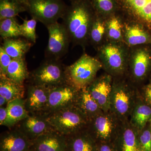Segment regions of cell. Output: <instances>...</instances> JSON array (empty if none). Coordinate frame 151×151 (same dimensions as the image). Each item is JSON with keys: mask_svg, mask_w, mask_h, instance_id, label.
<instances>
[{"mask_svg": "<svg viewBox=\"0 0 151 151\" xmlns=\"http://www.w3.org/2000/svg\"><path fill=\"white\" fill-rule=\"evenodd\" d=\"M0 35L3 40L22 36L20 25L18 23L15 17L0 21Z\"/></svg>", "mask_w": 151, "mask_h": 151, "instance_id": "f546056e", "label": "cell"}, {"mask_svg": "<svg viewBox=\"0 0 151 151\" xmlns=\"http://www.w3.org/2000/svg\"><path fill=\"white\" fill-rule=\"evenodd\" d=\"M53 129L65 136L87 129L89 120L75 105L46 114Z\"/></svg>", "mask_w": 151, "mask_h": 151, "instance_id": "3957f363", "label": "cell"}, {"mask_svg": "<svg viewBox=\"0 0 151 151\" xmlns=\"http://www.w3.org/2000/svg\"><path fill=\"white\" fill-rule=\"evenodd\" d=\"M32 141L16 128L1 134L0 151H29Z\"/></svg>", "mask_w": 151, "mask_h": 151, "instance_id": "9a60e30c", "label": "cell"}, {"mask_svg": "<svg viewBox=\"0 0 151 151\" xmlns=\"http://www.w3.org/2000/svg\"><path fill=\"white\" fill-rule=\"evenodd\" d=\"M7 117V109L6 105L0 107V125L4 126Z\"/></svg>", "mask_w": 151, "mask_h": 151, "instance_id": "8d00e7d4", "label": "cell"}, {"mask_svg": "<svg viewBox=\"0 0 151 151\" xmlns=\"http://www.w3.org/2000/svg\"><path fill=\"white\" fill-rule=\"evenodd\" d=\"M29 78L30 84L51 89L66 83L65 67L60 60L46 59L29 73Z\"/></svg>", "mask_w": 151, "mask_h": 151, "instance_id": "8992f818", "label": "cell"}, {"mask_svg": "<svg viewBox=\"0 0 151 151\" xmlns=\"http://www.w3.org/2000/svg\"><path fill=\"white\" fill-rule=\"evenodd\" d=\"M106 36V19L96 13L89 35V41L96 47L99 48L103 45L104 38Z\"/></svg>", "mask_w": 151, "mask_h": 151, "instance_id": "4316f807", "label": "cell"}, {"mask_svg": "<svg viewBox=\"0 0 151 151\" xmlns=\"http://www.w3.org/2000/svg\"><path fill=\"white\" fill-rule=\"evenodd\" d=\"M46 27L48 32L49 39L45 50L46 58L60 60L68 50L70 42L69 36L63 25L58 22Z\"/></svg>", "mask_w": 151, "mask_h": 151, "instance_id": "30bf717a", "label": "cell"}, {"mask_svg": "<svg viewBox=\"0 0 151 151\" xmlns=\"http://www.w3.org/2000/svg\"><path fill=\"white\" fill-rule=\"evenodd\" d=\"M29 75L25 58L12 59L8 68L6 74L8 78L19 84H24Z\"/></svg>", "mask_w": 151, "mask_h": 151, "instance_id": "484cf974", "label": "cell"}, {"mask_svg": "<svg viewBox=\"0 0 151 151\" xmlns=\"http://www.w3.org/2000/svg\"><path fill=\"white\" fill-rule=\"evenodd\" d=\"M25 93L24 84H19L8 78L0 76V95L9 102L17 99L23 98Z\"/></svg>", "mask_w": 151, "mask_h": 151, "instance_id": "d4e9b609", "label": "cell"}, {"mask_svg": "<svg viewBox=\"0 0 151 151\" xmlns=\"http://www.w3.org/2000/svg\"><path fill=\"white\" fill-rule=\"evenodd\" d=\"M97 14L105 19L116 14L117 6L115 0H91Z\"/></svg>", "mask_w": 151, "mask_h": 151, "instance_id": "4dcf8cb0", "label": "cell"}, {"mask_svg": "<svg viewBox=\"0 0 151 151\" xmlns=\"http://www.w3.org/2000/svg\"><path fill=\"white\" fill-rule=\"evenodd\" d=\"M12 58L6 52L2 46L0 47V76H6L8 68Z\"/></svg>", "mask_w": 151, "mask_h": 151, "instance_id": "836d02e7", "label": "cell"}, {"mask_svg": "<svg viewBox=\"0 0 151 151\" xmlns=\"http://www.w3.org/2000/svg\"><path fill=\"white\" fill-rule=\"evenodd\" d=\"M17 1H18L20 3L24 5V6H25L27 7L28 1V0H17Z\"/></svg>", "mask_w": 151, "mask_h": 151, "instance_id": "f35d334b", "label": "cell"}, {"mask_svg": "<svg viewBox=\"0 0 151 151\" xmlns=\"http://www.w3.org/2000/svg\"><path fill=\"white\" fill-rule=\"evenodd\" d=\"M29 151H33V150H30Z\"/></svg>", "mask_w": 151, "mask_h": 151, "instance_id": "60d3db41", "label": "cell"}, {"mask_svg": "<svg viewBox=\"0 0 151 151\" xmlns=\"http://www.w3.org/2000/svg\"><path fill=\"white\" fill-rule=\"evenodd\" d=\"M121 43L109 42L98 48L100 61L108 74L112 77L122 76L128 67V52Z\"/></svg>", "mask_w": 151, "mask_h": 151, "instance_id": "5b68a950", "label": "cell"}, {"mask_svg": "<svg viewBox=\"0 0 151 151\" xmlns=\"http://www.w3.org/2000/svg\"></svg>", "mask_w": 151, "mask_h": 151, "instance_id": "b9f144b4", "label": "cell"}, {"mask_svg": "<svg viewBox=\"0 0 151 151\" xmlns=\"http://www.w3.org/2000/svg\"><path fill=\"white\" fill-rule=\"evenodd\" d=\"M37 20L32 18L30 20L24 19L22 24L20 25L22 36L33 44L36 43L37 36L36 32Z\"/></svg>", "mask_w": 151, "mask_h": 151, "instance_id": "1f68e13d", "label": "cell"}, {"mask_svg": "<svg viewBox=\"0 0 151 151\" xmlns=\"http://www.w3.org/2000/svg\"><path fill=\"white\" fill-rule=\"evenodd\" d=\"M7 117L4 126L12 128L29 115L25 106L24 98L17 99L9 102L6 105Z\"/></svg>", "mask_w": 151, "mask_h": 151, "instance_id": "603a6c76", "label": "cell"}, {"mask_svg": "<svg viewBox=\"0 0 151 151\" xmlns=\"http://www.w3.org/2000/svg\"><path fill=\"white\" fill-rule=\"evenodd\" d=\"M75 105L89 121L103 112L88 92L87 88L79 90Z\"/></svg>", "mask_w": 151, "mask_h": 151, "instance_id": "44dd1931", "label": "cell"}, {"mask_svg": "<svg viewBox=\"0 0 151 151\" xmlns=\"http://www.w3.org/2000/svg\"><path fill=\"white\" fill-rule=\"evenodd\" d=\"M27 10V7L17 0H0V21L15 17Z\"/></svg>", "mask_w": 151, "mask_h": 151, "instance_id": "f1b7e54d", "label": "cell"}, {"mask_svg": "<svg viewBox=\"0 0 151 151\" xmlns=\"http://www.w3.org/2000/svg\"><path fill=\"white\" fill-rule=\"evenodd\" d=\"M144 96L146 103L151 106V83L145 87Z\"/></svg>", "mask_w": 151, "mask_h": 151, "instance_id": "d590c367", "label": "cell"}, {"mask_svg": "<svg viewBox=\"0 0 151 151\" xmlns=\"http://www.w3.org/2000/svg\"><path fill=\"white\" fill-rule=\"evenodd\" d=\"M50 89L30 84L27 86L25 106L29 114H45L47 109Z\"/></svg>", "mask_w": 151, "mask_h": 151, "instance_id": "4fadbf2b", "label": "cell"}, {"mask_svg": "<svg viewBox=\"0 0 151 151\" xmlns=\"http://www.w3.org/2000/svg\"><path fill=\"white\" fill-rule=\"evenodd\" d=\"M113 77L109 74L96 78L87 87L88 92L103 112L110 111Z\"/></svg>", "mask_w": 151, "mask_h": 151, "instance_id": "7c38bea8", "label": "cell"}, {"mask_svg": "<svg viewBox=\"0 0 151 151\" xmlns=\"http://www.w3.org/2000/svg\"><path fill=\"white\" fill-rule=\"evenodd\" d=\"M115 1L117 11L151 32V0Z\"/></svg>", "mask_w": 151, "mask_h": 151, "instance_id": "9c48e42d", "label": "cell"}, {"mask_svg": "<svg viewBox=\"0 0 151 151\" xmlns=\"http://www.w3.org/2000/svg\"><path fill=\"white\" fill-rule=\"evenodd\" d=\"M78 91L66 83L50 89L45 115L75 105Z\"/></svg>", "mask_w": 151, "mask_h": 151, "instance_id": "8fae6325", "label": "cell"}, {"mask_svg": "<svg viewBox=\"0 0 151 151\" xmlns=\"http://www.w3.org/2000/svg\"><path fill=\"white\" fill-rule=\"evenodd\" d=\"M32 42L27 39L12 38L4 40L3 47L12 59L25 58L26 54L32 46Z\"/></svg>", "mask_w": 151, "mask_h": 151, "instance_id": "cb8c5ba5", "label": "cell"}, {"mask_svg": "<svg viewBox=\"0 0 151 151\" xmlns=\"http://www.w3.org/2000/svg\"><path fill=\"white\" fill-rule=\"evenodd\" d=\"M138 151H144V150H143L142 149H141L139 147V150H138Z\"/></svg>", "mask_w": 151, "mask_h": 151, "instance_id": "ab89813d", "label": "cell"}, {"mask_svg": "<svg viewBox=\"0 0 151 151\" xmlns=\"http://www.w3.org/2000/svg\"><path fill=\"white\" fill-rule=\"evenodd\" d=\"M122 122L111 111L103 112L89 121L86 130L96 142H111Z\"/></svg>", "mask_w": 151, "mask_h": 151, "instance_id": "52a82bcc", "label": "cell"}, {"mask_svg": "<svg viewBox=\"0 0 151 151\" xmlns=\"http://www.w3.org/2000/svg\"><path fill=\"white\" fill-rule=\"evenodd\" d=\"M96 15L91 0H71L62 18L70 42L83 47L86 46Z\"/></svg>", "mask_w": 151, "mask_h": 151, "instance_id": "6da1fadb", "label": "cell"}, {"mask_svg": "<svg viewBox=\"0 0 151 151\" xmlns=\"http://www.w3.org/2000/svg\"><path fill=\"white\" fill-rule=\"evenodd\" d=\"M106 37L110 42L122 43L124 41L123 24L116 14L106 19Z\"/></svg>", "mask_w": 151, "mask_h": 151, "instance_id": "83f0119b", "label": "cell"}, {"mask_svg": "<svg viewBox=\"0 0 151 151\" xmlns=\"http://www.w3.org/2000/svg\"><path fill=\"white\" fill-rule=\"evenodd\" d=\"M103 67L99 60L84 53L73 64L65 67L66 83L78 90L87 88Z\"/></svg>", "mask_w": 151, "mask_h": 151, "instance_id": "7a4b0ae2", "label": "cell"}, {"mask_svg": "<svg viewBox=\"0 0 151 151\" xmlns=\"http://www.w3.org/2000/svg\"><path fill=\"white\" fill-rule=\"evenodd\" d=\"M66 151H96L97 142L87 130L66 136Z\"/></svg>", "mask_w": 151, "mask_h": 151, "instance_id": "ffe728a7", "label": "cell"}, {"mask_svg": "<svg viewBox=\"0 0 151 151\" xmlns=\"http://www.w3.org/2000/svg\"><path fill=\"white\" fill-rule=\"evenodd\" d=\"M8 103L7 100L2 96L0 95V107L4 106L5 105H7Z\"/></svg>", "mask_w": 151, "mask_h": 151, "instance_id": "74e56055", "label": "cell"}, {"mask_svg": "<svg viewBox=\"0 0 151 151\" xmlns=\"http://www.w3.org/2000/svg\"><path fill=\"white\" fill-rule=\"evenodd\" d=\"M96 151H117L111 142H97Z\"/></svg>", "mask_w": 151, "mask_h": 151, "instance_id": "e575fe53", "label": "cell"}, {"mask_svg": "<svg viewBox=\"0 0 151 151\" xmlns=\"http://www.w3.org/2000/svg\"><path fill=\"white\" fill-rule=\"evenodd\" d=\"M67 7L62 0H28L27 6L32 18L46 27L62 18Z\"/></svg>", "mask_w": 151, "mask_h": 151, "instance_id": "ba28073f", "label": "cell"}, {"mask_svg": "<svg viewBox=\"0 0 151 151\" xmlns=\"http://www.w3.org/2000/svg\"><path fill=\"white\" fill-rule=\"evenodd\" d=\"M145 127L138 131L139 145L144 151H151V129H145Z\"/></svg>", "mask_w": 151, "mask_h": 151, "instance_id": "d6a6232c", "label": "cell"}, {"mask_svg": "<svg viewBox=\"0 0 151 151\" xmlns=\"http://www.w3.org/2000/svg\"><path fill=\"white\" fill-rule=\"evenodd\" d=\"M123 25L124 41L128 46H137L151 43V36L140 24L136 23Z\"/></svg>", "mask_w": 151, "mask_h": 151, "instance_id": "ac0fdd59", "label": "cell"}, {"mask_svg": "<svg viewBox=\"0 0 151 151\" xmlns=\"http://www.w3.org/2000/svg\"><path fill=\"white\" fill-rule=\"evenodd\" d=\"M66 136L53 130L32 141L30 150L35 151H66Z\"/></svg>", "mask_w": 151, "mask_h": 151, "instance_id": "2e32d148", "label": "cell"}, {"mask_svg": "<svg viewBox=\"0 0 151 151\" xmlns=\"http://www.w3.org/2000/svg\"><path fill=\"white\" fill-rule=\"evenodd\" d=\"M137 91L123 81H113L110 111L122 122L128 121L139 98Z\"/></svg>", "mask_w": 151, "mask_h": 151, "instance_id": "277c9868", "label": "cell"}, {"mask_svg": "<svg viewBox=\"0 0 151 151\" xmlns=\"http://www.w3.org/2000/svg\"><path fill=\"white\" fill-rule=\"evenodd\" d=\"M15 127L32 141L54 130L47 121L45 114H29Z\"/></svg>", "mask_w": 151, "mask_h": 151, "instance_id": "5bb4252c", "label": "cell"}, {"mask_svg": "<svg viewBox=\"0 0 151 151\" xmlns=\"http://www.w3.org/2000/svg\"><path fill=\"white\" fill-rule=\"evenodd\" d=\"M141 101L139 97L130 117V124L137 131L144 129L151 121V106Z\"/></svg>", "mask_w": 151, "mask_h": 151, "instance_id": "7402d4cb", "label": "cell"}, {"mask_svg": "<svg viewBox=\"0 0 151 151\" xmlns=\"http://www.w3.org/2000/svg\"><path fill=\"white\" fill-rule=\"evenodd\" d=\"M116 138L119 141L120 151H138L139 148L137 130L129 120L122 122Z\"/></svg>", "mask_w": 151, "mask_h": 151, "instance_id": "d6986e66", "label": "cell"}, {"mask_svg": "<svg viewBox=\"0 0 151 151\" xmlns=\"http://www.w3.org/2000/svg\"><path fill=\"white\" fill-rule=\"evenodd\" d=\"M129 63L131 75L134 81L142 80L148 72L151 65V55L147 49L137 48L132 52Z\"/></svg>", "mask_w": 151, "mask_h": 151, "instance_id": "e0dca14e", "label": "cell"}]
</instances>
